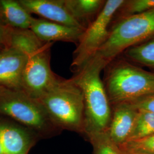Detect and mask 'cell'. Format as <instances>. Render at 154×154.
Returning a JSON list of instances; mask_svg holds the SVG:
<instances>
[{
    "label": "cell",
    "mask_w": 154,
    "mask_h": 154,
    "mask_svg": "<svg viewBox=\"0 0 154 154\" xmlns=\"http://www.w3.org/2000/svg\"><path fill=\"white\" fill-rule=\"evenodd\" d=\"M106 63L97 55L70 78L81 90L85 109L84 134L89 138L108 132L112 109L100 78Z\"/></svg>",
    "instance_id": "6da1fadb"
},
{
    "label": "cell",
    "mask_w": 154,
    "mask_h": 154,
    "mask_svg": "<svg viewBox=\"0 0 154 154\" xmlns=\"http://www.w3.org/2000/svg\"><path fill=\"white\" fill-rule=\"evenodd\" d=\"M103 83L111 105L129 102L154 93V74L118 56L105 67Z\"/></svg>",
    "instance_id": "7a4b0ae2"
},
{
    "label": "cell",
    "mask_w": 154,
    "mask_h": 154,
    "mask_svg": "<svg viewBox=\"0 0 154 154\" xmlns=\"http://www.w3.org/2000/svg\"><path fill=\"white\" fill-rule=\"evenodd\" d=\"M59 130L84 133L85 109L81 90L71 80L60 78L38 99Z\"/></svg>",
    "instance_id": "3957f363"
},
{
    "label": "cell",
    "mask_w": 154,
    "mask_h": 154,
    "mask_svg": "<svg viewBox=\"0 0 154 154\" xmlns=\"http://www.w3.org/2000/svg\"><path fill=\"white\" fill-rule=\"evenodd\" d=\"M154 35V9L113 21L109 37L96 55L107 65L126 50Z\"/></svg>",
    "instance_id": "277c9868"
},
{
    "label": "cell",
    "mask_w": 154,
    "mask_h": 154,
    "mask_svg": "<svg viewBox=\"0 0 154 154\" xmlns=\"http://www.w3.org/2000/svg\"><path fill=\"white\" fill-rule=\"evenodd\" d=\"M0 116L9 118L37 136L46 137L60 130L38 99L22 90L0 87Z\"/></svg>",
    "instance_id": "5b68a950"
},
{
    "label": "cell",
    "mask_w": 154,
    "mask_h": 154,
    "mask_svg": "<svg viewBox=\"0 0 154 154\" xmlns=\"http://www.w3.org/2000/svg\"><path fill=\"white\" fill-rule=\"evenodd\" d=\"M125 0H107L97 18L83 33L73 52L71 69L75 72L90 61L109 37L116 11Z\"/></svg>",
    "instance_id": "8992f818"
},
{
    "label": "cell",
    "mask_w": 154,
    "mask_h": 154,
    "mask_svg": "<svg viewBox=\"0 0 154 154\" xmlns=\"http://www.w3.org/2000/svg\"><path fill=\"white\" fill-rule=\"evenodd\" d=\"M53 42H47L38 51L28 56L22 78V90L39 99L60 79L50 67V50Z\"/></svg>",
    "instance_id": "52a82bcc"
},
{
    "label": "cell",
    "mask_w": 154,
    "mask_h": 154,
    "mask_svg": "<svg viewBox=\"0 0 154 154\" xmlns=\"http://www.w3.org/2000/svg\"><path fill=\"white\" fill-rule=\"evenodd\" d=\"M37 135L25 127L0 120V142L5 154H28Z\"/></svg>",
    "instance_id": "ba28073f"
},
{
    "label": "cell",
    "mask_w": 154,
    "mask_h": 154,
    "mask_svg": "<svg viewBox=\"0 0 154 154\" xmlns=\"http://www.w3.org/2000/svg\"><path fill=\"white\" fill-rule=\"evenodd\" d=\"M28 58L13 48L0 50V87L22 90V75Z\"/></svg>",
    "instance_id": "9c48e42d"
},
{
    "label": "cell",
    "mask_w": 154,
    "mask_h": 154,
    "mask_svg": "<svg viewBox=\"0 0 154 154\" xmlns=\"http://www.w3.org/2000/svg\"><path fill=\"white\" fill-rule=\"evenodd\" d=\"M31 14L66 26L85 30L72 16L66 8L65 0H18Z\"/></svg>",
    "instance_id": "30bf717a"
},
{
    "label": "cell",
    "mask_w": 154,
    "mask_h": 154,
    "mask_svg": "<svg viewBox=\"0 0 154 154\" xmlns=\"http://www.w3.org/2000/svg\"><path fill=\"white\" fill-rule=\"evenodd\" d=\"M112 118L108 133L112 140L120 147L128 140L139 111L129 102L112 105Z\"/></svg>",
    "instance_id": "8fae6325"
},
{
    "label": "cell",
    "mask_w": 154,
    "mask_h": 154,
    "mask_svg": "<svg viewBox=\"0 0 154 154\" xmlns=\"http://www.w3.org/2000/svg\"><path fill=\"white\" fill-rule=\"evenodd\" d=\"M30 29L45 42L63 41L78 44L84 30L66 26L43 18H34Z\"/></svg>",
    "instance_id": "7c38bea8"
},
{
    "label": "cell",
    "mask_w": 154,
    "mask_h": 154,
    "mask_svg": "<svg viewBox=\"0 0 154 154\" xmlns=\"http://www.w3.org/2000/svg\"><path fill=\"white\" fill-rule=\"evenodd\" d=\"M104 0H65V4L74 19L85 30L99 15L105 6Z\"/></svg>",
    "instance_id": "4fadbf2b"
},
{
    "label": "cell",
    "mask_w": 154,
    "mask_h": 154,
    "mask_svg": "<svg viewBox=\"0 0 154 154\" xmlns=\"http://www.w3.org/2000/svg\"><path fill=\"white\" fill-rule=\"evenodd\" d=\"M0 16L9 27L20 29H30L34 18L18 0H0Z\"/></svg>",
    "instance_id": "5bb4252c"
},
{
    "label": "cell",
    "mask_w": 154,
    "mask_h": 154,
    "mask_svg": "<svg viewBox=\"0 0 154 154\" xmlns=\"http://www.w3.org/2000/svg\"><path fill=\"white\" fill-rule=\"evenodd\" d=\"M47 42L42 41L30 29L9 28L6 48L17 50L27 56L41 49Z\"/></svg>",
    "instance_id": "9a60e30c"
},
{
    "label": "cell",
    "mask_w": 154,
    "mask_h": 154,
    "mask_svg": "<svg viewBox=\"0 0 154 154\" xmlns=\"http://www.w3.org/2000/svg\"><path fill=\"white\" fill-rule=\"evenodd\" d=\"M149 39L126 50L123 53L125 58L154 69V35Z\"/></svg>",
    "instance_id": "2e32d148"
},
{
    "label": "cell",
    "mask_w": 154,
    "mask_h": 154,
    "mask_svg": "<svg viewBox=\"0 0 154 154\" xmlns=\"http://www.w3.org/2000/svg\"><path fill=\"white\" fill-rule=\"evenodd\" d=\"M138 111L134 126L127 141L146 138L154 134V112L143 110Z\"/></svg>",
    "instance_id": "e0dca14e"
},
{
    "label": "cell",
    "mask_w": 154,
    "mask_h": 154,
    "mask_svg": "<svg viewBox=\"0 0 154 154\" xmlns=\"http://www.w3.org/2000/svg\"><path fill=\"white\" fill-rule=\"evenodd\" d=\"M88 139L93 147V154H124L110 138L108 132L94 135Z\"/></svg>",
    "instance_id": "ac0fdd59"
},
{
    "label": "cell",
    "mask_w": 154,
    "mask_h": 154,
    "mask_svg": "<svg viewBox=\"0 0 154 154\" xmlns=\"http://www.w3.org/2000/svg\"><path fill=\"white\" fill-rule=\"evenodd\" d=\"M154 9V0L125 1L116 11L113 21Z\"/></svg>",
    "instance_id": "d6986e66"
},
{
    "label": "cell",
    "mask_w": 154,
    "mask_h": 154,
    "mask_svg": "<svg viewBox=\"0 0 154 154\" xmlns=\"http://www.w3.org/2000/svg\"><path fill=\"white\" fill-rule=\"evenodd\" d=\"M119 147L126 154H154V134L146 138L127 141Z\"/></svg>",
    "instance_id": "ffe728a7"
},
{
    "label": "cell",
    "mask_w": 154,
    "mask_h": 154,
    "mask_svg": "<svg viewBox=\"0 0 154 154\" xmlns=\"http://www.w3.org/2000/svg\"><path fill=\"white\" fill-rule=\"evenodd\" d=\"M129 103L137 110L147 111L154 113V93L129 102Z\"/></svg>",
    "instance_id": "44dd1931"
},
{
    "label": "cell",
    "mask_w": 154,
    "mask_h": 154,
    "mask_svg": "<svg viewBox=\"0 0 154 154\" xmlns=\"http://www.w3.org/2000/svg\"><path fill=\"white\" fill-rule=\"evenodd\" d=\"M9 28L4 22L0 16V50L6 48Z\"/></svg>",
    "instance_id": "7402d4cb"
},
{
    "label": "cell",
    "mask_w": 154,
    "mask_h": 154,
    "mask_svg": "<svg viewBox=\"0 0 154 154\" xmlns=\"http://www.w3.org/2000/svg\"><path fill=\"white\" fill-rule=\"evenodd\" d=\"M0 154H5L4 152L3 149H2V147L1 142H0Z\"/></svg>",
    "instance_id": "603a6c76"
},
{
    "label": "cell",
    "mask_w": 154,
    "mask_h": 154,
    "mask_svg": "<svg viewBox=\"0 0 154 154\" xmlns=\"http://www.w3.org/2000/svg\"><path fill=\"white\" fill-rule=\"evenodd\" d=\"M124 154H126V153H125V152H124Z\"/></svg>",
    "instance_id": "cb8c5ba5"
}]
</instances>
